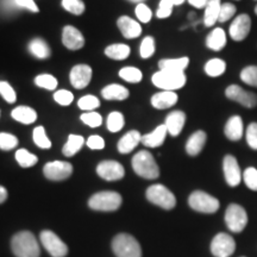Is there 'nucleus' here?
<instances>
[{"label": "nucleus", "mask_w": 257, "mask_h": 257, "mask_svg": "<svg viewBox=\"0 0 257 257\" xmlns=\"http://www.w3.org/2000/svg\"><path fill=\"white\" fill-rule=\"evenodd\" d=\"M135 12H136L137 18L140 19L142 23H149V22L152 21V10L148 8L146 4H138L136 10H135Z\"/></svg>", "instance_id": "49"}, {"label": "nucleus", "mask_w": 257, "mask_h": 257, "mask_svg": "<svg viewBox=\"0 0 257 257\" xmlns=\"http://www.w3.org/2000/svg\"><path fill=\"white\" fill-rule=\"evenodd\" d=\"M42 245L44 246V249L50 253L51 257H64L68 253V246L66 245V243L57 236L56 233H54L53 231L44 230L41 232L40 236Z\"/></svg>", "instance_id": "9"}, {"label": "nucleus", "mask_w": 257, "mask_h": 257, "mask_svg": "<svg viewBox=\"0 0 257 257\" xmlns=\"http://www.w3.org/2000/svg\"><path fill=\"white\" fill-rule=\"evenodd\" d=\"M83 143H85V138L82 136H80V135H69L68 140H67V142L62 149L63 155L67 157L74 156L81 149Z\"/></svg>", "instance_id": "32"}, {"label": "nucleus", "mask_w": 257, "mask_h": 257, "mask_svg": "<svg viewBox=\"0 0 257 257\" xmlns=\"http://www.w3.org/2000/svg\"><path fill=\"white\" fill-rule=\"evenodd\" d=\"M188 205L194 211L200 212V213H214L219 210L220 202L217 198L212 197L206 192L194 191L189 195Z\"/></svg>", "instance_id": "7"}, {"label": "nucleus", "mask_w": 257, "mask_h": 257, "mask_svg": "<svg viewBox=\"0 0 257 257\" xmlns=\"http://www.w3.org/2000/svg\"><path fill=\"white\" fill-rule=\"evenodd\" d=\"M207 135L202 130L195 131L191 137L188 138L187 143H186V153L189 156H197L202 152L205 144H206Z\"/></svg>", "instance_id": "22"}, {"label": "nucleus", "mask_w": 257, "mask_h": 257, "mask_svg": "<svg viewBox=\"0 0 257 257\" xmlns=\"http://www.w3.org/2000/svg\"><path fill=\"white\" fill-rule=\"evenodd\" d=\"M167 134H168V130L166 125H159L153 133L142 136V143L148 148H159L165 143Z\"/></svg>", "instance_id": "24"}, {"label": "nucleus", "mask_w": 257, "mask_h": 257, "mask_svg": "<svg viewBox=\"0 0 257 257\" xmlns=\"http://www.w3.org/2000/svg\"><path fill=\"white\" fill-rule=\"evenodd\" d=\"M243 181L249 189L257 192V169L253 167H249L244 170Z\"/></svg>", "instance_id": "43"}, {"label": "nucleus", "mask_w": 257, "mask_h": 257, "mask_svg": "<svg viewBox=\"0 0 257 257\" xmlns=\"http://www.w3.org/2000/svg\"><path fill=\"white\" fill-rule=\"evenodd\" d=\"M6 199H8V191L5 187L0 186V204L6 201Z\"/></svg>", "instance_id": "55"}, {"label": "nucleus", "mask_w": 257, "mask_h": 257, "mask_svg": "<svg viewBox=\"0 0 257 257\" xmlns=\"http://www.w3.org/2000/svg\"><path fill=\"white\" fill-rule=\"evenodd\" d=\"M80 119L82 120L83 124H86L89 127H98L100 126L102 123L101 115L96 112H86V113L81 114Z\"/></svg>", "instance_id": "46"}, {"label": "nucleus", "mask_w": 257, "mask_h": 257, "mask_svg": "<svg viewBox=\"0 0 257 257\" xmlns=\"http://www.w3.org/2000/svg\"><path fill=\"white\" fill-rule=\"evenodd\" d=\"M173 3L170 0H161L159 10H157V17L168 18L173 12Z\"/></svg>", "instance_id": "51"}, {"label": "nucleus", "mask_w": 257, "mask_h": 257, "mask_svg": "<svg viewBox=\"0 0 257 257\" xmlns=\"http://www.w3.org/2000/svg\"><path fill=\"white\" fill-rule=\"evenodd\" d=\"M12 118L22 124H32L37 120V112L29 106H18L11 112Z\"/></svg>", "instance_id": "26"}, {"label": "nucleus", "mask_w": 257, "mask_h": 257, "mask_svg": "<svg viewBox=\"0 0 257 257\" xmlns=\"http://www.w3.org/2000/svg\"><path fill=\"white\" fill-rule=\"evenodd\" d=\"M225 95L227 99L234 102H238L239 105L246 108H253L257 106V94L253 92L246 91L238 85H230L225 89Z\"/></svg>", "instance_id": "11"}, {"label": "nucleus", "mask_w": 257, "mask_h": 257, "mask_svg": "<svg viewBox=\"0 0 257 257\" xmlns=\"http://www.w3.org/2000/svg\"><path fill=\"white\" fill-rule=\"evenodd\" d=\"M147 199L152 204L163 210H173L176 205V198L166 186L156 184L147 189Z\"/></svg>", "instance_id": "6"}, {"label": "nucleus", "mask_w": 257, "mask_h": 257, "mask_svg": "<svg viewBox=\"0 0 257 257\" xmlns=\"http://www.w3.org/2000/svg\"><path fill=\"white\" fill-rule=\"evenodd\" d=\"M236 14V6L230 4V3H226V4H223L220 8L219 17H218V22L220 23H224V22H227L231 19Z\"/></svg>", "instance_id": "48"}, {"label": "nucleus", "mask_w": 257, "mask_h": 257, "mask_svg": "<svg viewBox=\"0 0 257 257\" xmlns=\"http://www.w3.org/2000/svg\"><path fill=\"white\" fill-rule=\"evenodd\" d=\"M255 14L257 15V5H256V8H255Z\"/></svg>", "instance_id": "58"}, {"label": "nucleus", "mask_w": 257, "mask_h": 257, "mask_svg": "<svg viewBox=\"0 0 257 257\" xmlns=\"http://www.w3.org/2000/svg\"><path fill=\"white\" fill-rule=\"evenodd\" d=\"M78 105L82 111H93L100 106V101L94 95H85L79 99Z\"/></svg>", "instance_id": "42"}, {"label": "nucleus", "mask_w": 257, "mask_h": 257, "mask_svg": "<svg viewBox=\"0 0 257 257\" xmlns=\"http://www.w3.org/2000/svg\"><path fill=\"white\" fill-rule=\"evenodd\" d=\"M18 146V138L15 135L8 133H0V149L4 152L15 149Z\"/></svg>", "instance_id": "40"}, {"label": "nucleus", "mask_w": 257, "mask_h": 257, "mask_svg": "<svg viewBox=\"0 0 257 257\" xmlns=\"http://www.w3.org/2000/svg\"><path fill=\"white\" fill-rule=\"evenodd\" d=\"M152 81L157 88L163 91H176L182 88L186 85L187 78L185 73H174L166 72V70H159L153 75Z\"/></svg>", "instance_id": "5"}, {"label": "nucleus", "mask_w": 257, "mask_h": 257, "mask_svg": "<svg viewBox=\"0 0 257 257\" xmlns=\"http://www.w3.org/2000/svg\"><path fill=\"white\" fill-rule=\"evenodd\" d=\"M73 173V166L66 161H51L43 167V174L51 181H62Z\"/></svg>", "instance_id": "12"}, {"label": "nucleus", "mask_w": 257, "mask_h": 257, "mask_svg": "<svg viewBox=\"0 0 257 257\" xmlns=\"http://www.w3.org/2000/svg\"><path fill=\"white\" fill-rule=\"evenodd\" d=\"M179 100V96L173 91L159 92L152 96V105L157 110H166V108L174 106Z\"/></svg>", "instance_id": "21"}, {"label": "nucleus", "mask_w": 257, "mask_h": 257, "mask_svg": "<svg viewBox=\"0 0 257 257\" xmlns=\"http://www.w3.org/2000/svg\"><path fill=\"white\" fill-rule=\"evenodd\" d=\"M35 83L41 88L54 91L57 87V79L50 74H40L35 79Z\"/></svg>", "instance_id": "38"}, {"label": "nucleus", "mask_w": 257, "mask_h": 257, "mask_svg": "<svg viewBox=\"0 0 257 257\" xmlns=\"http://www.w3.org/2000/svg\"><path fill=\"white\" fill-rule=\"evenodd\" d=\"M170 2H172L173 3V5H181L182 4V3H184L185 2V0H170Z\"/></svg>", "instance_id": "56"}, {"label": "nucleus", "mask_w": 257, "mask_h": 257, "mask_svg": "<svg viewBox=\"0 0 257 257\" xmlns=\"http://www.w3.org/2000/svg\"><path fill=\"white\" fill-rule=\"evenodd\" d=\"M250 29H251V19L248 15L243 14L234 18L230 25L229 34L233 41L240 42L248 37Z\"/></svg>", "instance_id": "15"}, {"label": "nucleus", "mask_w": 257, "mask_h": 257, "mask_svg": "<svg viewBox=\"0 0 257 257\" xmlns=\"http://www.w3.org/2000/svg\"><path fill=\"white\" fill-rule=\"evenodd\" d=\"M220 8V0H208L204 15V23L206 27H212V25L216 24V22H218Z\"/></svg>", "instance_id": "30"}, {"label": "nucleus", "mask_w": 257, "mask_h": 257, "mask_svg": "<svg viewBox=\"0 0 257 257\" xmlns=\"http://www.w3.org/2000/svg\"><path fill=\"white\" fill-rule=\"evenodd\" d=\"M54 100L62 106H68L73 102L74 95L72 92L67 91V89H60L54 94Z\"/></svg>", "instance_id": "47"}, {"label": "nucleus", "mask_w": 257, "mask_h": 257, "mask_svg": "<svg viewBox=\"0 0 257 257\" xmlns=\"http://www.w3.org/2000/svg\"><path fill=\"white\" fill-rule=\"evenodd\" d=\"M0 95L9 104H14L17 100V94H16L14 87L8 81H0Z\"/></svg>", "instance_id": "45"}, {"label": "nucleus", "mask_w": 257, "mask_h": 257, "mask_svg": "<svg viewBox=\"0 0 257 257\" xmlns=\"http://www.w3.org/2000/svg\"><path fill=\"white\" fill-rule=\"evenodd\" d=\"M246 142L252 150H257V123L249 124L246 128Z\"/></svg>", "instance_id": "50"}, {"label": "nucleus", "mask_w": 257, "mask_h": 257, "mask_svg": "<svg viewBox=\"0 0 257 257\" xmlns=\"http://www.w3.org/2000/svg\"><path fill=\"white\" fill-rule=\"evenodd\" d=\"M96 173L106 181H117L124 178V167L117 161H102L96 167Z\"/></svg>", "instance_id": "14"}, {"label": "nucleus", "mask_w": 257, "mask_h": 257, "mask_svg": "<svg viewBox=\"0 0 257 257\" xmlns=\"http://www.w3.org/2000/svg\"><path fill=\"white\" fill-rule=\"evenodd\" d=\"M130 2H135V3H136V2H140V0H130Z\"/></svg>", "instance_id": "57"}, {"label": "nucleus", "mask_w": 257, "mask_h": 257, "mask_svg": "<svg viewBox=\"0 0 257 257\" xmlns=\"http://www.w3.org/2000/svg\"><path fill=\"white\" fill-rule=\"evenodd\" d=\"M206 46L211 50L219 51L226 46V34L223 29L216 28L206 38Z\"/></svg>", "instance_id": "28"}, {"label": "nucleus", "mask_w": 257, "mask_h": 257, "mask_svg": "<svg viewBox=\"0 0 257 257\" xmlns=\"http://www.w3.org/2000/svg\"><path fill=\"white\" fill-rule=\"evenodd\" d=\"M87 147L92 150H101L104 149L105 147V141L102 140V137L98 136V135H93V136H89L87 140Z\"/></svg>", "instance_id": "52"}, {"label": "nucleus", "mask_w": 257, "mask_h": 257, "mask_svg": "<svg viewBox=\"0 0 257 257\" xmlns=\"http://www.w3.org/2000/svg\"><path fill=\"white\" fill-rule=\"evenodd\" d=\"M121 202L123 199L119 193L105 191L92 195L88 200V206L94 211L112 212L117 211L121 206Z\"/></svg>", "instance_id": "4"}, {"label": "nucleus", "mask_w": 257, "mask_h": 257, "mask_svg": "<svg viewBox=\"0 0 257 257\" xmlns=\"http://www.w3.org/2000/svg\"><path fill=\"white\" fill-rule=\"evenodd\" d=\"M11 249L16 257H40L41 255L40 244L30 231L16 233L11 240Z\"/></svg>", "instance_id": "1"}, {"label": "nucleus", "mask_w": 257, "mask_h": 257, "mask_svg": "<svg viewBox=\"0 0 257 257\" xmlns=\"http://www.w3.org/2000/svg\"><path fill=\"white\" fill-rule=\"evenodd\" d=\"M131 49L130 47L123 43H117V44H111L105 49V55L110 57L112 60H125L127 59L130 55Z\"/></svg>", "instance_id": "31"}, {"label": "nucleus", "mask_w": 257, "mask_h": 257, "mask_svg": "<svg viewBox=\"0 0 257 257\" xmlns=\"http://www.w3.org/2000/svg\"><path fill=\"white\" fill-rule=\"evenodd\" d=\"M62 8L75 16H80L85 12V4L81 0H62Z\"/></svg>", "instance_id": "41"}, {"label": "nucleus", "mask_w": 257, "mask_h": 257, "mask_svg": "<svg viewBox=\"0 0 257 257\" xmlns=\"http://www.w3.org/2000/svg\"><path fill=\"white\" fill-rule=\"evenodd\" d=\"M224 134L227 137V140L232 141V142L239 141L244 134V125L242 118L239 115H232V117L229 118V120L225 124Z\"/></svg>", "instance_id": "20"}, {"label": "nucleus", "mask_w": 257, "mask_h": 257, "mask_svg": "<svg viewBox=\"0 0 257 257\" xmlns=\"http://www.w3.org/2000/svg\"><path fill=\"white\" fill-rule=\"evenodd\" d=\"M189 64L188 57H180V59H163L159 62L160 70L174 73H184Z\"/></svg>", "instance_id": "25"}, {"label": "nucleus", "mask_w": 257, "mask_h": 257, "mask_svg": "<svg viewBox=\"0 0 257 257\" xmlns=\"http://www.w3.org/2000/svg\"><path fill=\"white\" fill-rule=\"evenodd\" d=\"M32 138H34V142L38 148L41 149H50L51 142L49 137L47 136L46 128L43 126H37L34 128V133H32Z\"/></svg>", "instance_id": "35"}, {"label": "nucleus", "mask_w": 257, "mask_h": 257, "mask_svg": "<svg viewBox=\"0 0 257 257\" xmlns=\"http://www.w3.org/2000/svg\"><path fill=\"white\" fill-rule=\"evenodd\" d=\"M140 142H142V135L137 130H131L124 135L118 142V152L120 154H128L136 148Z\"/></svg>", "instance_id": "23"}, {"label": "nucleus", "mask_w": 257, "mask_h": 257, "mask_svg": "<svg viewBox=\"0 0 257 257\" xmlns=\"http://www.w3.org/2000/svg\"><path fill=\"white\" fill-rule=\"evenodd\" d=\"M133 168L141 178L154 180L160 176V168L152 153L141 150L133 157Z\"/></svg>", "instance_id": "2"}, {"label": "nucleus", "mask_w": 257, "mask_h": 257, "mask_svg": "<svg viewBox=\"0 0 257 257\" xmlns=\"http://www.w3.org/2000/svg\"><path fill=\"white\" fill-rule=\"evenodd\" d=\"M226 70V63L220 59H212L205 64V73L211 78H218Z\"/></svg>", "instance_id": "33"}, {"label": "nucleus", "mask_w": 257, "mask_h": 257, "mask_svg": "<svg viewBox=\"0 0 257 257\" xmlns=\"http://www.w3.org/2000/svg\"><path fill=\"white\" fill-rule=\"evenodd\" d=\"M101 95L105 100H125L128 96L127 88L124 86L118 85V83H112V85L106 86L101 91Z\"/></svg>", "instance_id": "27"}, {"label": "nucleus", "mask_w": 257, "mask_h": 257, "mask_svg": "<svg viewBox=\"0 0 257 257\" xmlns=\"http://www.w3.org/2000/svg\"><path fill=\"white\" fill-rule=\"evenodd\" d=\"M240 80L251 87H257V66H248L240 72Z\"/></svg>", "instance_id": "39"}, {"label": "nucleus", "mask_w": 257, "mask_h": 257, "mask_svg": "<svg viewBox=\"0 0 257 257\" xmlns=\"http://www.w3.org/2000/svg\"><path fill=\"white\" fill-rule=\"evenodd\" d=\"M62 43L69 50H79L85 46V37L78 29L67 25L62 31Z\"/></svg>", "instance_id": "17"}, {"label": "nucleus", "mask_w": 257, "mask_h": 257, "mask_svg": "<svg viewBox=\"0 0 257 257\" xmlns=\"http://www.w3.org/2000/svg\"><path fill=\"white\" fill-rule=\"evenodd\" d=\"M93 75L92 68L87 64H76L70 70L69 79L73 87L76 89H82L87 87Z\"/></svg>", "instance_id": "16"}, {"label": "nucleus", "mask_w": 257, "mask_h": 257, "mask_svg": "<svg viewBox=\"0 0 257 257\" xmlns=\"http://www.w3.org/2000/svg\"><path fill=\"white\" fill-rule=\"evenodd\" d=\"M236 250V242L230 234L220 232L211 242V252L214 257H230Z\"/></svg>", "instance_id": "10"}, {"label": "nucleus", "mask_w": 257, "mask_h": 257, "mask_svg": "<svg viewBox=\"0 0 257 257\" xmlns=\"http://www.w3.org/2000/svg\"><path fill=\"white\" fill-rule=\"evenodd\" d=\"M118 29L121 31L123 36L125 38H137L142 34V27L140 23H137L136 21H134L133 18L127 17V16H121L117 22Z\"/></svg>", "instance_id": "19"}, {"label": "nucleus", "mask_w": 257, "mask_h": 257, "mask_svg": "<svg viewBox=\"0 0 257 257\" xmlns=\"http://www.w3.org/2000/svg\"><path fill=\"white\" fill-rule=\"evenodd\" d=\"M119 76L125 81L131 82V83H137L140 82L143 78V74L138 68L135 67H124L119 70Z\"/></svg>", "instance_id": "36"}, {"label": "nucleus", "mask_w": 257, "mask_h": 257, "mask_svg": "<svg viewBox=\"0 0 257 257\" xmlns=\"http://www.w3.org/2000/svg\"><path fill=\"white\" fill-rule=\"evenodd\" d=\"M29 51H30L32 56L41 60L48 59L50 56V48L47 44V42L42 40V38H34L29 43Z\"/></svg>", "instance_id": "29"}, {"label": "nucleus", "mask_w": 257, "mask_h": 257, "mask_svg": "<svg viewBox=\"0 0 257 257\" xmlns=\"http://www.w3.org/2000/svg\"><path fill=\"white\" fill-rule=\"evenodd\" d=\"M155 53V41H154L153 37L148 36L144 38L141 43V48H140V54L142 59H149L152 57Z\"/></svg>", "instance_id": "44"}, {"label": "nucleus", "mask_w": 257, "mask_h": 257, "mask_svg": "<svg viewBox=\"0 0 257 257\" xmlns=\"http://www.w3.org/2000/svg\"><path fill=\"white\" fill-rule=\"evenodd\" d=\"M188 3L192 6L197 9H202V8H206V5L208 4V0H188Z\"/></svg>", "instance_id": "54"}, {"label": "nucleus", "mask_w": 257, "mask_h": 257, "mask_svg": "<svg viewBox=\"0 0 257 257\" xmlns=\"http://www.w3.org/2000/svg\"><path fill=\"white\" fill-rule=\"evenodd\" d=\"M223 172L225 181L230 187H237L243 179L238 161L232 155H226L223 160Z\"/></svg>", "instance_id": "13"}, {"label": "nucleus", "mask_w": 257, "mask_h": 257, "mask_svg": "<svg viewBox=\"0 0 257 257\" xmlns=\"http://www.w3.org/2000/svg\"><path fill=\"white\" fill-rule=\"evenodd\" d=\"M225 224L232 232H242L248 225V213L240 205L230 204L225 211Z\"/></svg>", "instance_id": "8"}, {"label": "nucleus", "mask_w": 257, "mask_h": 257, "mask_svg": "<svg viewBox=\"0 0 257 257\" xmlns=\"http://www.w3.org/2000/svg\"><path fill=\"white\" fill-rule=\"evenodd\" d=\"M186 123V114L184 111H173L166 117V127L168 130V134L172 135L173 137L179 136L181 134L182 128Z\"/></svg>", "instance_id": "18"}, {"label": "nucleus", "mask_w": 257, "mask_h": 257, "mask_svg": "<svg viewBox=\"0 0 257 257\" xmlns=\"http://www.w3.org/2000/svg\"><path fill=\"white\" fill-rule=\"evenodd\" d=\"M112 250L117 257H142V248L134 236L117 234L112 240Z\"/></svg>", "instance_id": "3"}, {"label": "nucleus", "mask_w": 257, "mask_h": 257, "mask_svg": "<svg viewBox=\"0 0 257 257\" xmlns=\"http://www.w3.org/2000/svg\"><path fill=\"white\" fill-rule=\"evenodd\" d=\"M15 4L19 8L28 9L31 12H38V8L34 0H15Z\"/></svg>", "instance_id": "53"}, {"label": "nucleus", "mask_w": 257, "mask_h": 257, "mask_svg": "<svg viewBox=\"0 0 257 257\" xmlns=\"http://www.w3.org/2000/svg\"><path fill=\"white\" fill-rule=\"evenodd\" d=\"M125 119L124 115L120 112H111L107 117V128L111 133H118L124 127Z\"/></svg>", "instance_id": "37"}, {"label": "nucleus", "mask_w": 257, "mask_h": 257, "mask_svg": "<svg viewBox=\"0 0 257 257\" xmlns=\"http://www.w3.org/2000/svg\"><path fill=\"white\" fill-rule=\"evenodd\" d=\"M15 157L18 165L23 167V168H30V167L35 166L38 162V157L34 154L29 153L27 149H18L16 152Z\"/></svg>", "instance_id": "34"}]
</instances>
